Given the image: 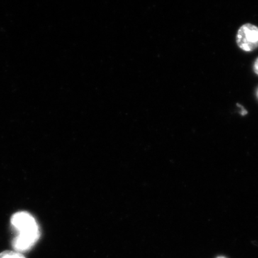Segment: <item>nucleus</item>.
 I'll use <instances>...</instances> for the list:
<instances>
[{
	"instance_id": "obj_1",
	"label": "nucleus",
	"mask_w": 258,
	"mask_h": 258,
	"mask_svg": "<svg viewBox=\"0 0 258 258\" xmlns=\"http://www.w3.org/2000/svg\"><path fill=\"white\" fill-rule=\"evenodd\" d=\"M11 223L18 235L38 241L40 237V231L36 220L30 214L25 212H17L11 218Z\"/></svg>"
},
{
	"instance_id": "obj_6",
	"label": "nucleus",
	"mask_w": 258,
	"mask_h": 258,
	"mask_svg": "<svg viewBox=\"0 0 258 258\" xmlns=\"http://www.w3.org/2000/svg\"><path fill=\"white\" fill-rule=\"evenodd\" d=\"M257 96H258V91H257Z\"/></svg>"
},
{
	"instance_id": "obj_3",
	"label": "nucleus",
	"mask_w": 258,
	"mask_h": 258,
	"mask_svg": "<svg viewBox=\"0 0 258 258\" xmlns=\"http://www.w3.org/2000/svg\"><path fill=\"white\" fill-rule=\"evenodd\" d=\"M0 258H25L20 252L13 251H5L0 253Z\"/></svg>"
},
{
	"instance_id": "obj_5",
	"label": "nucleus",
	"mask_w": 258,
	"mask_h": 258,
	"mask_svg": "<svg viewBox=\"0 0 258 258\" xmlns=\"http://www.w3.org/2000/svg\"><path fill=\"white\" fill-rule=\"evenodd\" d=\"M217 258H226L225 257H222V256H220V257H217Z\"/></svg>"
},
{
	"instance_id": "obj_2",
	"label": "nucleus",
	"mask_w": 258,
	"mask_h": 258,
	"mask_svg": "<svg viewBox=\"0 0 258 258\" xmlns=\"http://www.w3.org/2000/svg\"><path fill=\"white\" fill-rule=\"evenodd\" d=\"M237 42L242 50L250 52L258 47V28L252 24L241 27L237 35Z\"/></svg>"
},
{
	"instance_id": "obj_4",
	"label": "nucleus",
	"mask_w": 258,
	"mask_h": 258,
	"mask_svg": "<svg viewBox=\"0 0 258 258\" xmlns=\"http://www.w3.org/2000/svg\"><path fill=\"white\" fill-rule=\"evenodd\" d=\"M254 71L256 74L258 75V58L254 62Z\"/></svg>"
}]
</instances>
